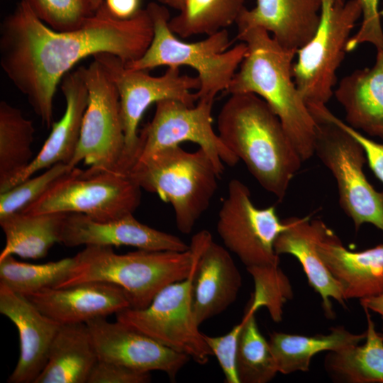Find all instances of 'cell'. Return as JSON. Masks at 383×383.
<instances>
[{
	"label": "cell",
	"mask_w": 383,
	"mask_h": 383,
	"mask_svg": "<svg viewBox=\"0 0 383 383\" xmlns=\"http://www.w3.org/2000/svg\"><path fill=\"white\" fill-rule=\"evenodd\" d=\"M287 228L278 235L274 250L280 255L294 256L301 264L309 285L321 299L323 313L327 318H334L331 300L345 307L342 289L319 256L316 243L326 225L318 219L291 217L284 219Z\"/></svg>",
	"instance_id": "22"
},
{
	"label": "cell",
	"mask_w": 383,
	"mask_h": 383,
	"mask_svg": "<svg viewBox=\"0 0 383 383\" xmlns=\"http://www.w3.org/2000/svg\"><path fill=\"white\" fill-rule=\"evenodd\" d=\"M363 309L367 319L364 344L326 355L324 367L334 382L383 383V333L376 330L369 310Z\"/></svg>",
	"instance_id": "28"
},
{
	"label": "cell",
	"mask_w": 383,
	"mask_h": 383,
	"mask_svg": "<svg viewBox=\"0 0 383 383\" xmlns=\"http://www.w3.org/2000/svg\"><path fill=\"white\" fill-rule=\"evenodd\" d=\"M245 0H186L168 26L177 35L214 34L235 23L245 8Z\"/></svg>",
	"instance_id": "30"
},
{
	"label": "cell",
	"mask_w": 383,
	"mask_h": 383,
	"mask_svg": "<svg viewBox=\"0 0 383 383\" xmlns=\"http://www.w3.org/2000/svg\"><path fill=\"white\" fill-rule=\"evenodd\" d=\"M67 213L17 212L0 217L5 246L0 260L16 255L22 258L40 259L60 243L62 226Z\"/></svg>",
	"instance_id": "27"
},
{
	"label": "cell",
	"mask_w": 383,
	"mask_h": 383,
	"mask_svg": "<svg viewBox=\"0 0 383 383\" xmlns=\"http://www.w3.org/2000/svg\"><path fill=\"white\" fill-rule=\"evenodd\" d=\"M94 12H96L103 4L104 0H88Z\"/></svg>",
	"instance_id": "43"
},
{
	"label": "cell",
	"mask_w": 383,
	"mask_h": 383,
	"mask_svg": "<svg viewBox=\"0 0 383 383\" xmlns=\"http://www.w3.org/2000/svg\"><path fill=\"white\" fill-rule=\"evenodd\" d=\"M256 312L248 306L243 317L236 356L240 383H267L278 373L269 341L257 326Z\"/></svg>",
	"instance_id": "31"
},
{
	"label": "cell",
	"mask_w": 383,
	"mask_h": 383,
	"mask_svg": "<svg viewBox=\"0 0 383 383\" xmlns=\"http://www.w3.org/2000/svg\"><path fill=\"white\" fill-rule=\"evenodd\" d=\"M98 360L85 323L61 325L34 383H87Z\"/></svg>",
	"instance_id": "25"
},
{
	"label": "cell",
	"mask_w": 383,
	"mask_h": 383,
	"mask_svg": "<svg viewBox=\"0 0 383 383\" xmlns=\"http://www.w3.org/2000/svg\"><path fill=\"white\" fill-rule=\"evenodd\" d=\"M35 128L18 108L0 102V193L22 173L34 157L31 145Z\"/></svg>",
	"instance_id": "29"
},
{
	"label": "cell",
	"mask_w": 383,
	"mask_h": 383,
	"mask_svg": "<svg viewBox=\"0 0 383 383\" xmlns=\"http://www.w3.org/2000/svg\"><path fill=\"white\" fill-rule=\"evenodd\" d=\"M213 103L199 100L193 106L172 99L156 103L152 120L138 132L132 166L155 152L187 141L196 143L209 155L221 175L224 163L235 165L239 160L213 128Z\"/></svg>",
	"instance_id": "13"
},
{
	"label": "cell",
	"mask_w": 383,
	"mask_h": 383,
	"mask_svg": "<svg viewBox=\"0 0 383 383\" xmlns=\"http://www.w3.org/2000/svg\"><path fill=\"white\" fill-rule=\"evenodd\" d=\"M360 5L362 21L358 31L351 36L346 45L347 52L353 51L360 44H372L377 51H383V30L379 10V0H356Z\"/></svg>",
	"instance_id": "37"
},
{
	"label": "cell",
	"mask_w": 383,
	"mask_h": 383,
	"mask_svg": "<svg viewBox=\"0 0 383 383\" xmlns=\"http://www.w3.org/2000/svg\"><path fill=\"white\" fill-rule=\"evenodd\" d=\"M332 118L352 136L364 149L367 162L374 175L383 183V143L376 142L354 129L332 113Z\"/></svg>",
	"instance_id": "39"
},
{
	"label": "cell",
	"mask_w": 383,
	"mask_h": 383,
	"mask_svg": "<svg viewBox=\"0 0 383 383\" xmlns=\"http://www.w3.org/2000/svg\"><path fill=\"white\" fill-rule=\"evenodd\" d=\"M60 243L67 247L127 245L150 251L189 249V245L179 237L140 223L133 213L109 221H95L82 213H67Z\"/></svg>",
	"instance_id": "17"
},
{
	"label": "cell",
	"mask_w": 383,
	"mask_h": 383,
	"mask_svg": "<svg viewBox=\"0 0 383 383\" xmlns=\"http://www.w3.org/2000/svg\"><path fill=\"white\" fill-rule=\"evenodd\" d=\"M146 9L153 25L152 42L139 59L126 65L143 70L160 66L190 67L200 80L196 92L198 101L213 102L218 92L228 89L246 55V44L242 42L228 49L231 43L226 29L199 41H182L169 28L167 6L150 2Z\"/></svg>",
	"instance_id": "5"
},
{
	"label": "cell",
	"mask_w": 383,
	"mask_h": 383,
	"mask_svg": "<svg viewBox=\"0 0 383 383\" xmlns=\"http://www.w3.org/2000/svg\"><path fill=\"white\" fill-rule=\"evenodd\" d=\"M148 9L119 19L102 4L79 28L57 31L44 23L21 0L0 30V65L26 96L43 124L50 128L59 82L83 58L110 53L126 64L139 59L153 38Z\"/></svg>",
	"instance_id": "1"
},
{
	"label": "cell",
	"mask_w": 383,
	"mask_h": 383,
	"mask_svg": "<svg viewBox=\"0 0 383 383\" xmlns=\"http://www.w3.org/2000/svg\"><path fill=\"white\" fill-rule=\"evenodd\" d=\"M0 313L16 326L20 354L9 383H34L47 362L60 324L40 311L26 296L0 284Z\"/></svg>",
	"instance_id": "18"
},
{
	"label": "cell",
	"mask_w": 383,
	"mask_h": 383,
	"mask_svg": "<svg viewBox=\"0 0 383 383\" xmlns=\"http://www.w3.org/2000/svg\"><path fill=\"white\" fill-rule=\"evenodd\" d=\"M79 69L88 101L78 145L68 165L75 167L83 161L94 170L121 172L125 134L118 91L96 60Z\"/></svg>",
	"instance_id": "11"
},
{
	"label": "cell",
	"mask_w": 383,
	"mask_h": 383,
	"mask_svg": "<svg viewBox=\"0 0 383 383\" xmlns=\"http://www.w3.org/2000/svg\"><path fill=\"white\" fill-rule=\"evenodd\" d=\"M246 269L255 284L248 306L256 311L265 307L271 318L274 322H280L284 304L293 297L289 279L279 265H263Z\"/></svg>",
	"instance_id": "33"
},
{
	"label": "cell",
	"mask_w": 383,
	"mask_h": 383,
	"mask_svg": "<svg viewBox=\"0 0 383 383\" xmlns=\"http://www.w3.org/2000/svg\"><path fill=\"white\" fill-rule=\"evenodd\" d=\"M142 189L171 204L177 229L190 233L208 209L221 174L201 148L170 147L136 162L127 172Z\"/></svg>",
	"instance_id": "6"
},
{
	"label": "cell",
	"mask_w": 383,
	"mask_h": 383,
	"mask_svg": "<svg viewBox=\"0 0 383 383\" xmlns=\"http://www.w3.org/2000/svg\"><path fill=\"white\" fill-rule=\"evenodd\" d=\"M150 381L149 372L98 360L90 373L87 383H147Z\"/></svg>",
	"instance_id": "38"
},
{
	"label": "cell",
	"mask_w": 383,
	"mask_h": 383,
	"mask_svg": "<svg viewBox=\"0 0 383 383\" xmlns=\"http://www.w3.org/2000/svg\"><path fill=\"white\" fill-rule=\"evenodd\" d=\"M379 14H380L381 16H383V6L381 9V10H379Z\"/></svg>",
	"instance_id": "44"
},
{
	"label": "cell",
	"mask_w": 383,
	"mask_h": 383,
	"mask_svg": "<svg viewBox=\"0 0 383 383\" xmlns=\"http://www.w3.org/2000/svg\"><path fill=\"white\" fill-rule=\"evenodd\" d=\"M141 190L127 174L75 167L21 212L76 213L109 221L133 213L140 204Z\"/></svg>",
	"instance_id": "8"
},
{
	"label": "cell",
	"mask_w": 383,
	"mask_h": 383,
	"mask_svg": "<svg viewBox=\"0 0 383 383\" xmlns=\"http://www.w3.org/2000/svg\"><path fill=\"white\" fill-rule=\"evenodd\" d=\"M333 94L348 125L383 140V51H377L372 67L344 77Z\"/></svg>",
	"instance_id": "24"
},
{
	"label": "cell",
	"mask_w": 383,
	"mask_h": 383,
	"mask_svg": "<svg viewBox=\"0 0 383 383\" xmlns=\"http://www.w3.org/2000/svg\"><path fill=\"white\" fill-rule=\"evenodd\" d=\"M246 55L226 91L252 93L262 98L281 121L302 161L314 155L316 122L292 74L296 55L258 27L238 28Z\"/></svg>",
	"instance_id": "3"
},
{
	"label": "cell",
	"mask_w": 383,
	"mask_h": 383,
	"mask_svg": "<svg viewBox=\"0 0 383 383\" xmlns=\"http://www.w3.org/2000/svg\"><path fill=\"white\" fill-rule=\"evenodd\" d=\"M194 255L193 307L200 326L237 299L242 277L229 251L205 230L196 233L189 245Z\"/></svg>",
	"instance_id": "16"
},
{
	"label": "cell",
	"mask_w": 383,
	"mask_h": 383,
	"mask_svg": "<svg viewBox=\"0 0 383 383\" xmlns=\"http://www.w3.org/2000/svg\"><path fill=\"white\" fill-rule=\"evenodd\" d=\"M74 263V257L32 264L18 261L9 255L0 260V284L26 296L55 287L68 276Z\"/></svg>",
	"instance_id": "32"
},
{
	"label": "cell",
	"mask_w": 383,
	"mask_h": 383,
	"mask_svg": "<svg viewBox=\"0 0 383 383\" xmlns=\"http://www.w3.org/2000/svg\"><path fill=\"white\" fill-rule=\"evenodd\" d=\"M216 124L223 144L264 189L282 201L303 161L269 105L252 93L231 94Z\"/></svg>",
	"instance_id": "2"
},
{
	"label": "cell",
	"mask_w": 383,
	"mask_h": 383,
	"mask_svg": "<svg viewBox=\"0 0 383 383\" xmlns=\"http://www.w3.org/2000/svg\"><path fill=\"white\" fill-rule=\"evenodd\" d=\"M316 249L340 285L345 301L383 294V243L362 251H351L325 225Z\"/></svg>",
	"instance_id": "20"
},
{
	"label": "cell",
	"mask_w": 383,
	"mask_h": 383,
	"mask_svg": "<svg viewBox=\"0 0 383 383\" xmlns=\"http://www.w3.org/2000/svg\"><path fill=\"white\" fill-rule=\"evenodd\" d=\"M243 323L242 318L228 333L221 336H209L204 333V340L212 355L216 357L226 383H240L237 373L236 356Z\"/></svg>",
	"instance_id": "36"
},
{
	"label": "cell",
	"mask_w": 383,
	"mask_h": 383,
	"mask_svg": "<svg viewBox=\"0 0 383 383\" xmlns=\"http://www.w3.org/2000/svg\"><path fill=\"white\" fill-rule=\"evenodd\" d=\"M35 15L57 31L79 28L94 12L88 0H26Z\"/></svg>",
	"instance_id": "35"
},
{
	"label": "cell",
	"mask_w": 383,
	"mask_h": 383,
	"mask_svg": "<svg viewBox=\"0 0 383 383\" xmlns=\"http://www.w3.org/2000/svg\"><path fill=\"white\" fill-rule=\"evenodd\" d=\"M286 228L274 206H255L248 187L238 179L230 181L216 228L226 248L236 255L246 268L279 265L274 243Z\"/></svg>",
	"instance_id": "14"
},
{
	"label": "cell",
	"mask_w": 383,
	"mask_h": 383,
	"mask_svg": "<svg viewBox=\"0 0 383 383\" xmlns=\"http://www.w3.org/2000/svg\"><path fill=\"white\" fill-rule=\"evenodd\" d=\"M104 68L119 96L125 134V149L120 172L127 174L132 166L138 139V124L147 109L158 101L172 99L193 106L198 101V77L182 74L179 67H168L161 76L148 70L128 67L119 57L110 53L94 56Z\"/></svg>",
	"instance_id": "10"
},
{
	"label": "cell",
	"mask_w": 383,
	"mask_h": 383,
	"mask_svg": "<svg viewBox=\"0 0 383 383\" xmlns=\"http://www.w3.org/2000/svg\"><path fill=\"white\" fill-rule=\"evenodd\" d=\"M160 290L145 308L116 313V321L205 365L212 355L199 331L193 307V274Z\"/></svg>",
	"instance_id": "12"
},
{
	"label": "cell",
	"mask_w": 383,
	"mask_h": 383,
	"mask_svg": "<svg viewBox=\"0 0 383 383\" xmlns=\"http://www.w3.org/2000/svg\"><path fill=\"white\" fill-rule=\"evenodd\" d=\"M308 107L316 122L314 154L335 179L341 209L356 231L370 223L383 232V191L376 190L364 173L363 148L333 120L326 105Z\"/></svg>",
	"instance_id": "7"
},
{
	"label": "cell",
	"mask_w": 383,
	"mask_h": 383,
	"mask_svg": "<svg viewBox=\"0 0 383 383\" xmlns=\"http://www.w3.org/2000/svg\"><path fill=\"white\" fill-rule=\"evenodd\" d=\"M85 323L99 360L143 372L162 371L175 379L191 359L118 321L99 317Z\"/></svg>",
	"instance_id": "15"
},
{
	"label": "cell",
	"mask_w": 383,
	"mask_h": 383,
	"mask_svg": "<svg viewBox=\"0 0 383 383\" xmlns=\"http://www.w3.org/2000/svg\"><path fill=\"white\" fill-rule=\"evenodd\" d=\"M360 16L361 7L356 0H322L317 30L297 51L292 66L294 81L307 106L326 105L333 95L337 70Z\"/></svg>",
	"instance_id": "9"
},
{
	"label": "cell",
	"mask_w": 383,
	"mask_h": 383,
	"mask_svg": "<svg viewBox=\"0 0 383 383\" xmlns=\"http://www.w3.org/2000/svg\"><path fill=\"white\" fill-rule=\"evenodd\" d=\"M360 301L363 309L377 313L381 316L383 321V294L376 296L363 299Z\"/></svg>",
	"instance_id": "41"
},
{
	"label": "cell",
	"mask_w": 383,
	"mask_h": 383,
	"mask_svg": "<svg viewBox=\"0 0 383 383\" xmlns=\"http://www.w3.org/2000/svg\"><path fill=\"white\" fill-rule=\"evenodd\" d=\"M140 4V0H104L103 5L113 16L128 19L141 9Z\"/></svg>",
	"instance_id": "40"
},
{
	"label": "cell",
	"mask_w": 383,
	"mask_h": 383,
	"mask_svg": "<svg viewBox=\"0 0 383 383\" xmlns=\"http://www.w3.org/2000/svg\"><path fill=\"white\" fill-rule=\"evenodd\" d=\"M61 90L66 103L62 117L52 123L51 132L38 155L28 167L11 182L6 191L41 170L60 162L69 164L72 159L79 140L88 101L87 88L79 67L64 76L61 81Z\"/></svg>",
	"instance_id": "23"
},
{
	"label": "cell",
	"mask_w": 383,
	"mask_h": 383,
	"mask_svg": "<svg viewBox=\"0 0 383 383\" xmlns=\"http://www.w3.org/2000/svg\"><path fill=\"white\" fill-rule=\"evenodd\" d=\"M158 3L169 6L177 11H180L184 6L186 0H157Z\"/></svg>",
	"instance_id": "42"
},
{
	"label": "cell",
	"mask_w": 383,
	"mask_h": 383,
	"mask_svg": "<svg viewBox=\"0 0 383 383\" xmlns=\"http://www.w3.org/2000/svg\"><path fill=\"white\" fill-rule=\"evenodd\" d=\"M74 257L68 276L54 288L87 282H106L120 287L131 308L144 309L166 286L187 278L192 273L194 255L184 252L138 250L117 254L112 246L89 245Z\"/></svg>",
	"instance_id": "4"
},
{
	"label": "cell",
	"mask_w": 383,
	"mask_h": 383,
	"mask_svg": "<svg viewBox=\"0 0 383 383\" xmlns=\"http://www.w3.org/2000/svg\"><path fill=\"white\" fill-rule=\"evenodd\" d=\"M26 296L40 311L60 325L86 323L131 307L124 291L106 282L45 288Z\"/></svg>",
	"instance_id": "19"
},
{
	"label": "cell",
	"mask_w": 383,
	"mask_h": 383,
	"mask_svg": "<svg viewBox=\"0 0 383 383\" xmlns=\"http://www.w3.org/2000/svg\"><path fill=\"white\" fill-rule=\"evenodd\" d=\"M321 6L322 0H256L254 8H244L235 24L263 28L282 48L297 52L314 35Z\"/></svg>",
	"instance_id": "21"
},
{
	"label": "cell",
	"mask_w": 383,
	"mask_h": 383,
	"mask_svg": "<svg viewBox=\"0 0 383 383\" xmlns=\"http://www.w3.org/2000/svg\"><path fill=\"white\" fill-rule=\"evenodd\" d=\"M365 337V331L353 333L338 326L331 328L327 334L314 335L273 332L268 341L278 372L289 374L308 371L313 357L318 353L358 345Z\"/></svg>",
	"instance_id": "26"
},
{
	"label": "cell",
	"mask_w": 383,
	"mask_h": 383,
	"mask_svg": "<svg viewBox=\"0 0 383 383\" xmlns=\"http://www.w3.org/2000/svg\"><path fill=\"white\" fill-rule=\"evenodd\" d=\"M73 167L57 163L36 177H30L11 189L0 193V217L22 211L38 199L60 177Z\"/></svg>",
	"instance_id": "34"
}]
</instances>
